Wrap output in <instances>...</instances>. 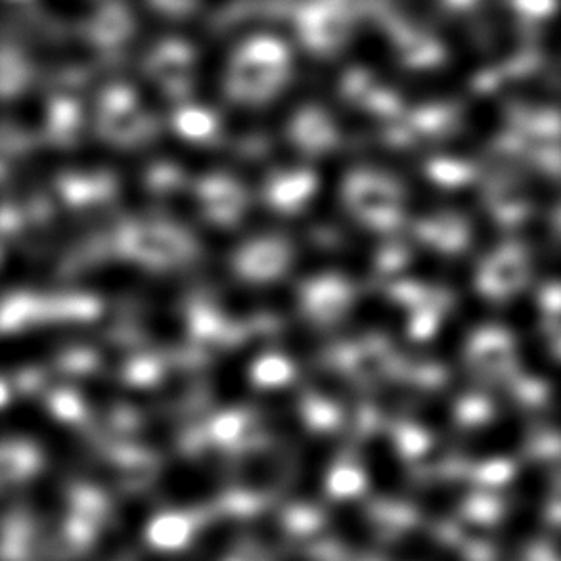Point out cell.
<instances>
[{"mask_svg": "<svg viewBox=\"0 0 561 561\" xmlns=\"http://www.w3.org/2000/svg\"><path fill=\"white\" fill-rule=\"evenodd\" d=\"M238 56L251 61L257 68L266 71H286L288 69V48L274 37H255L243 45Z\"/></svg>", "mask_w": 561, "mask_h": 561, "instance_id": "3957f363", "label": "cell"}, {"mask_svg": "<svg viewBox=\"0 0 561 561\" xmlns=\"http://www.w3.org/2000/svg\"><path fill=\"white\" fill-rule=\"evenodd\" d=\"M363 489V479L358 478L355 471L340 470L334 478L330 479V491L337 499H353Z\"/></svg>", "mask_w": 561, "mask_h": 561, "instance_id": "277c9868", "label": "cell"}, {"mask_svg": "<svg viewBox=\"0 0 561 561\" xmlns=\"http://www.w3.org/2000/svg\"><path fill=\"white\" fill-rule=\"evenodd\" d=\"M512 7L525 18L545 20L548 15L554 14L560 7V0H512Z\"/></svg>", "mask_w": 561, "mask_h": 561, "instance_id": "5b68a950", "label": "cell"}, {"mask_svg": "<svg viewBox=\"0 0 561 561\" xmlns=\"http://www.w3.org/2000/svg\"><path fill=\"white\" fill-rule=\"evenodd\" d=\"M347 27L342 12L330 4L312 8L301 15V33L305 43L312 48H330L340 43Z\"/></svg>", "mask_w": 561, "mask_h": 561, "instance_id": "6da1fadb", "label": "cell"}, {"mask_svg": "<svg viewBox=\"0 0 561 561\" xmlns=\"http://www.w3.org/2000/svg\"><path fill=\"white\" fill-rule=\"evenodd\" d=\"M194 522L192 517L184 514H163L153 519L146 537L150 540V545L163 552H175L188 545L192 535H194Z\"/></svg>", "mask_w": 561, "mask_h": 561, "instance_id": "7a4b0ae2", "label": "cell"}]
</instances>
